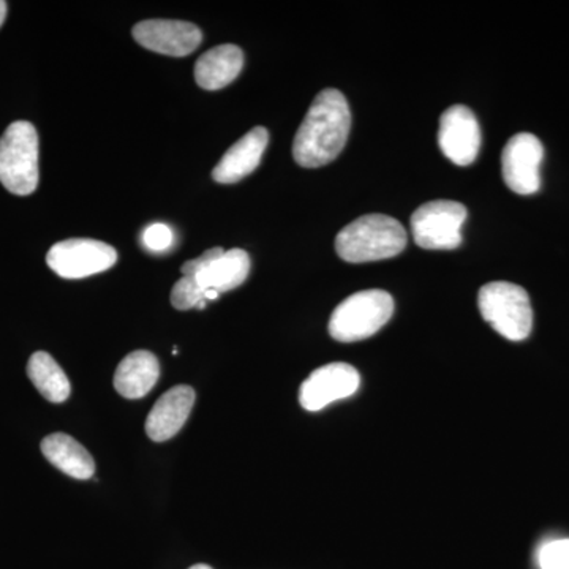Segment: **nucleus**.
<instances>
[{
    "mask_svg": "<svg viewBox=\"0 0 569 569\" xmlns=\"http://www.w3.org/2000/svg\"><path fill=\"white\" fill-rule=\"evenodd\" d=\"M351 129V112L346 96L325 89L310 104L293 142L296 163L320 168L331 163L346 148Z\"/></svg>",
    "mask_w": 569,
    "mask_h": 569,
    "instance_id": "obj_1",
    "label": "nucleus"
},
{
    "mask_svg": "<svg viewBox=\"0 0 569 569\" xmlns=\"http://www.w3.org/2000/svg\"><path fill=\"white\" fill-rule=\"evenodd\" d=\"M406 228L383 213H370L348 223L336 238L337 254L347 263L388 260L406 250Z\"/></svg>",
    "mask_w": 569,
    "mask_h": 569,
    "instance_id": "obj_2",
    "label": "nucleus"
},
{
    "mask_svg": "<svg viewBox=\"0 0 569 569\" xmlns=\"http://www.w3.org/2000/svg\"><path fill=\"white\" fill-rule=\"evenodd\" d=\"M0 182L18 197L36 192L39 186V134L31 122H13L0 138Z\"/></svg>",
    "mask_w": 569,
    "mask_h": 569,
    "instance_id": "obj_3",
    "label": "nucleus"
},
{
    "mask_svg": "<svg viewBox=\"0 0 569 569\" xmlns=\"http://www.w3.org/2000/svg\"><path fill=\"white\" fill-rule=\"evenodd\" d=\"M395 313V299L383 290L348 296L329 320V335L337 342L351 343L377 335Z\"/></svg>",
    "mask_w": 569,
    "mask_h": 569,
    "instance_id": "obj_4",
    "label": "nucleus"
},
{
    "mask_svg": "<svg viewBox=\"0 0 569 569\" xmlns=\"http://www.w3.org/2000/svg\"><path fill=\"white\" fill-rule=\"evenodd\" d=\"M479 312L493 329L511 340L520 342L533 328V310L529 293L511 282H490L479 290Z\"/></svg>",
    "mask_w": 569,
    "mask_h": 569,
    "instance_id": "obj_5",
    "label": "nucleus"
},
{
    "mask_svg": "<svg viewBox=\"0 0 569 569\" xmlns=\"http://www.w3.org/2000/svg\"><path fill=\"white\" fill-rule=\"evenodd\" d=\"M466 220L467 208L458 201H429L419 206L411 216V234L421 249H458Z\"/></svg>",
    "mask_w": 569,
    "mask_h": 569,
    "instance_id": "obj_6",
    "label": "nucleus"
},
{
    "mask_svg": "<svg viewBox=\"0 0 569 569\" xmlns=\"http://www.w3.org/2000/svg\"><path fill=\"white\" fill-rule=\"evenodd\" d=\"M118 261L114 247L93 239H67L51 247L47 263L62 279H84L108 271Z\"/></svg>",
    "mask_w": 569,
    "mask_h": 569,
    "instance_id": "obj_7",
    "label": "nucleus"
},
{
    "mask_svg": "<svg viewBox=\"0 0 569 569\" xmlns=\"http://www.w3.org/2000/svg\"><path fill=\"white\" fill-rule=\"evenodd\" d=\"M545 148L533 133H518L505 146L501 171L508 189L518 194L537 193L541 187V168Z\"/></svg>",
    "mask_w": 569,
    "mask_h": 569,
    "instance_id": "obj_8",
    "label": "nucleus"
},
{
    "mask_svg": "<svg viewBox=\"0 0 569 569\" xmlns=\"http://www.w3.org/2000/svg\"><path fill=\"white\" fill-rule=\"evenodd\" d=\"M359 385L361 377L353 366L332 362L310 373L299 389V402L307 411H320L337 400L356 395Z\"/></svg>",
    "mask_w": 569,
    "mask_h": 569,
    "instance_id": "obj_9",
    "label": "nucleus"
},
{
    "mask_svg": "<svg viewBox=\"0 0 569 569\" xmlns=\"http://www.w3.org/2000/svg\"><path fill=\"white\" fill-rule=\"evenodd\" d=\"M438 144L441 152L459 167H468L477 160L481 130L470 108L452 104L441 114Z\"/></svg>",
    "mask_w": 569,
    "mask_h": 569,
    "instance_id": "obj_10",
    "label": "nucleus"
},
{
    "mask_svg": "<svg viewBox=\"0 0 569 569\" xmlns=\"http://www.w3.org/2000/svg\"><path fill=\"white\" fill-rule=\"evenodd\" d=\"M133 39L146 50L183 58L198 50L203 40V32L192 22L146 20L134 26Z\"/></svg>",
    "mask_w": 569,
    "mask_h": 569,
    "instance_id": "obj_11",
    "label": "nucleus"
},
{
    "mask_svg": "<svg viewBox=\"0 0 569 569\" xmlns=\"http://www.w3.org/2000/svg\"><path fill=\"white\" fill-rule=\"evenodd\" d=\"M194 403V391L186 385L164 392L146 419V433L157 443L170 440L186 425Z\"/></svg>",
    "mask_w": 569,
    "mask_h": 569,
    "instance_id": "obj_12",
    "label": "nucleus"
},
{
    "mask_svg": "<svg viewBox=\"0 0 569 569\" xmlns=\"http://www.w3.org/2000/svg\"><path fill=\"white\" fill-rule=\"evenodd\" d=\"M269 133L264 127H254L238 142H234L222 157L219 164L213 168V181L219 183H234L252 174L263 159L268 148Z\"/></svg>",
    "mask_w": 569,
    "mask_h": 569,
    "instance_id": "obj_13",
    "label": "nucleus"
},
{
    "mask_svg": "<svg viewBox=\"0 0 569 569\" xmlns=\"http://www.w3.org/2000/svg\"><path fill=\"white\" fill-rule=\"evenodd\" d=\"M244 52L236 44H220L206 51L194 63V80L206 91L227 88L241 73Z\"/></svg>",
    "mask_w": 569,
    "mask_h": 569,
    "instance_id": "obj_14",
    "label": "nucleus"
},
{
    "mask_svg": "<svg viewBox=\"0 0 569 569\" xmlns=\"http://www.w3.org/2000/svg\"><path fill=\"white\" fill-rule=\"evenodd\" d=\"M159 377V359L151 351H133L122 359L116 370L114 388L126 399H141L151 392Z\"/></svg>",
    "mask_w": 569,
    "mask_h": 569,
    "instance_id": "obj_15",
    "label": "nucleus"
},
{
    "mask_svg": "<svg viewBox=\"0 0 569 569\" xmlns=\"http://www.w3.org/2000/svg\"><path fill=\"white\" fill-rule=\"evenodd\" d=\"M41 452L62 473L74 479H89L96 473V462L88 449L67 433H52L41 441Z\"/></svg>",
    "mask_w": 569,
    "mask_h": 569,
    "instance_id": "obj_16",
    "label": "nucleus"
},
{
    "mask_svg": "<svg viewBox=\"0 0 569 569\" xmlns=\"http://www.w3.org/2000/svg\"><path fill=\"white\" fill-rule=\"evenodd\" d=\"M250 272L249 253L241 249H231L223 252L192 279L200 283L203 290H216L217 293H227L246 282Z\"/></svg>",
    "mask_w": 569,
    "mask_h": 569,
    "instance_id": "obj_17",
    "label": "nucleus"
},
{
    "mask_svg": "<svg viewBox=\"0 0 569 569\" xmlns=\"http://www.w3.org/2000/svg\"><path fill=\"white\" fill-rule=\"evenodd\" d=\"M28 376L33 387L39 389L44 399L52 403L66 402L70 397L69 378L51 355L37 351L28 362Z\"/></svg>",
    "mask_w": 569,
    "mask_h": 569,
    "instance_id": "obj_18",
    "label": "nucleus"
},
{
    "mask_svg": "<svg viewBox=\"0 0 569 569\" xmlns=\"http://www.w3.org/2000/svg\"><path fill=\"white\" fill-rule=\"evenodd\" d=\"M204 299V290L192 277H183L171 290V305L178 310L193 309Z\"/></svg>",
    "mask_w": 569,
    "mask_h": 569,
    "instance_id": "obj_19",
    "label": "nucleus"
},
{
    "mask_svg": "<svg viewBox=\"0 0 569 569\" xmlns=\"http://www.w3.org/2000/svg\"><path fill=\"white\" fill-rule=\"evenodd\" d=\"M541 569H569V538L552 539L538 550Z\"/></svg>",
    "mask_w": 569,
    "mask_h": 569,
    "instance_id": "obj_20",
    "label": "nucleus"
},
{
    "mask_svg": "<svg viewBox=\"0 0 569 569\" xmlns=\"http://www.w3.org/2000/svg\"><path fill=\"white\" fill-rule=\"evenodd\" d=\"M173 241V231L164 223L149 224L142 233V242L152 252H163V250L170 249Z\"/></svg>",
    "mask_w": 569,
    "mask_h": 569,
    "instance_id": "obj_21",
    "label": "nucleus"
},
{
    "mask_svg": "<svg viewBox=\"0 0 569 569\" xmlns=\"http://www.w3.org/2000/svg\"><path fill=\"white\" fill-rule=\"evenodd\" d=\"M224 250L220 247H213L208 252L201 254V257L194 258V260L187 261L181 268L183 277H197L203 269L208 268L212 261H216L220 254H223Z\"/></svg>",
    "mask_w": 569,
    "mask_h": 569,
    "instance_id": "obj_22",
    "label": "nucleus"
},
{
    "mask_svg": "<svg viewBox=\"0 0 569 569\" xmlns=\"http://www.w3.org/2000/svg\"><path fill=\"white\" fill-rule=\"evenodd\" d=\"M7 10H9V7H7V2L0 0V28H2L3 21H6Z\"/></svg>",
    "mask_w": 569,
    "mask_h": 569,
    "instance_id": "obj_23",
    "label": "nucleus"
},
{
    "mask_svg": "<svg viewBox=\"0 0 569 569\" xmlns=\"http://www.w3.org/2000/svg\"><path fill=\"white\" fill-rule=\"evenodd\" d=\"M220 293H217L216 290H206L204 291V299L206 301H216L217 298H219Z\"/></svg>",
    "mask_w": 569,
    "mask_h": 569,
    "instance_id": "obj_24",
    "label": "nucleus"
},
{
    "mask_svg": "<svg viewBox=\"0 0 569 569\" xmlns=\"http://www.w3.org/2000/svg\"><path fill=\"white\" fill-rule=\"evenodd\" d=\"M189 569H213V568L209 567V565L200 563V565H193V567L189 568Z\"/></svg>",
    "mask_w": 569,
    "mask_h": 569,
    "instance_id": "obj_25",
    "label": "nucleus"
}]
</instances>
